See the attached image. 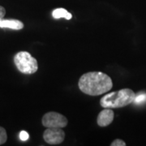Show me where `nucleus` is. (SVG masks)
<instances>
[{
  "label": "nucleus",
  "mask_w": 146,
  "mask_h": 146,
  "mask_svg": "<svg viewBox=\"0 0 146 146\" xmlns=\"http://www.w3.org/2000/svg\"><path fill=\"white\" fill-rule=\"evenodd\" d=\"M78 85L84 94L99 96L112 89L113 83L111 78L106 74L101 72H90L81 76Z\"/></svg>",
  "instance_id": "f257e3e1"
},
{
  "label": "nucleus",
  "mask_w": 146,
  "mask_h": 146,
  "mask_svg": "<svg viewBox=\"0 0 146 146\" xmlns=\"http://www.w3.org/2000/svg\"><path fill=\"white\" fill-rule=\"evenodd\" d=\"M136 94L131 89H123L103 96L100 105L103 108H121L134 102Z\"/></svg>",
  "instance_id": "f03ea898"
},
{
  "label": "nucleus",
  "mask_w": 146,
  "mask_h": 146,
  "mask_svg": "<svg viewBox=\"0 0 146 146\" xmlns=\"http://www.w3.org/2000/svg\"><path fill=\"white\" fill-rule=\"evenodd\" d=\"M17 69L24 74H33L38 69L37 61L27 51H20L14 57Z\"/></svg>",
  "instance_id": "7ed1b4c3"
},
{
  "label": "nucleus",
  "mask_w": 146,
  "mask_h": 146,
  "mask_svg": "<svg viewBox=\"0 0 146 146\" xmlns=\"http://www.w3.org/2000/svg\"><path fill=\"white\" fill-rule=\"evenodd\" d=\"M42 124L46 127L63 128L68 125V119L64 115L57 112H48L42 117Z\"/></svg>",
  "instance_id": "20e7f679"
},
{
  "label": "nucleus",
  "mask_w": 146,
  "mask_h": 146,
  "mask_svg": "<svg viewBox=\"0 0 146 146\" xmlns=\"http://www.w3.org/2000/svg\"><path fill=\"white\" fill-rule=\"evenodd\" d=\"M43 138L49 145H59L65 139V132L59 127H48L43 133Z\"/></svg>",
  "instance_id": "39448f33"
},
{
  "label": "nucleus",
  "mask_w": 146,
  "mask_h": 146,
  "mask_svg": "<svg viewBox=\"0 0 146 146\" xmlns=\"http://www.w3.org/2000/svg\"><path fill=\"white\" fill-rule=\"evenodd\" d=\"M115 114L110 108H105L102 110L98 116L97 123L100 127H106L110 125L114 120Z\"/></svg>",
  "instance_id": "423d86ee"
},
{
  "label": "nucleus",
  "mask_w": 146,
  "mask_h": 146,
  "mask_svg": "<svg viewBox=\"0 0 146 146\" xmlns=\"http://www.w3.org/2000/svg\"><path fill=\"white\" fill-rule=\"evenodd\" d=\"M0 28H8L15 30H20L24 28V24L19 20H2L0 21Z\"/></svg>",
  "instance_id": "0eeeda50"
},
{
  "label": "nucleus",
  "mask_w": 146,
  "mask_h": 146,
  "mask_svg": "<svg viewBox=\"0 0 146 146\" xmlns=\"http://www.w3.org/2000/svg\"><path fill=\"white\" fill-rule=\"evenodd\" d=\"M52 16L54 19L65 18L67 20H71L72 17V14L64 8H57V9L54 10L52 11Z\"/></svg>",
  "instance_id": "6e6552de"
},
{
  "label": "nucleus",
  "mask_w": 146,
  "mask_h": 146,
  "mask_svg": "<svg viewBox=\"0 0 146 146\" xmlns=\"http://www.w3.org/2000/svg\"><path fill=\"white\" fill-rule=\"evenodd\" d=\"M7 136L6 130L3 127H0V145H3L7 141Z\"/></svg>",
  "instance_id": "1a4fd4ad"
},
{
  "label": "nucleus",
  "mask_w": 146,
  "mask_h": 146,
  "mask_svg": "<svg viewBox=\"0 0 146 146\" xmlns=\"http://www.w3.org/2000/svg\"><path fill=\"white\" fill-rule=\"evenodd\" d=\"M145 100H146V94H140L138 96L136 95V98L134 100V102L136 104H140L141 102H143Z\"/></svg>",
  "instance_id": "9d476101"
},
{
  "label": "nucleus",
  "mask_w": 146,
  "mask_h": 146,
  "mask_svg": "<svg viewBox=\"0 0 146 146\" xmlns=\"http://www.w3.org/2000/svg\"><path fill=\"white\" fill-rule=\"evenodd\" d=\"M111 146H125L126 143L123 141L120 140V139H116L115 141H113L111 144H110Z\"/></svg>",
  "instance_id": "9b49d317"
},
{
  "label": "nucleus",
  "mask_w": 146,
  "mask_h": 146,
  "mask_svg": "<svg viewBox=\"0 0 146 146\" xmlns=\"http://www.w3.org/2000/svg\"><path fill=\"white\" fill-rule=\"evenodd\" d=\"M29 133L25 131H21V133H20V139L22 141H26L29 139Z\"/></svg>",
  "instance_id": "f8f14e48"
},
{
  "label": "nucleus",
  "mask_w": 146,
  "mask_h": 146,
  "mask_svg": "<svg viewBox=\"0 0 146 146\" xmlns=\"http://www.w3.org/2000/svg\"><path fill=\"white\" fill-rule=\"evenodd\" d=\"M6 14V10L5 8L2 6H0V21L3 19V17L5 16Z\"/></svg>",
  "instance_id": "ddd939ff"
}]
</instances>
